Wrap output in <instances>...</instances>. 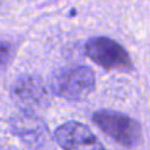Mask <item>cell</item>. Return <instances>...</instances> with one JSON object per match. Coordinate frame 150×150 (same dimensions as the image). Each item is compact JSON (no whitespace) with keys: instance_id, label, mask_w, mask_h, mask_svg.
Masks as SVG:
<instances>
[{"instance_id":"cell-4","label":"cell","mask_w":150,"mask_h":150,"mask_svg":"<svg viewBox=\"0 0 150 150\" xmlns=\"http://www.w3.org/2000/svg\"><path fill=\"white\" fill-rule=\"evenodd\" d=\"M54 138L63 150H105L92 130L78 121L62 124L55 130Z\"/></svg>"},{"instance_id":"cell-5","label":"cell","mask_w":150,"mask_h":150,"mask_svg":"<svg viewBox=\"0 0 150 150\" xmlns=\"http://www.w3.org/2000/svg\"><path fill=\"white\" fill-rule=\"evenodd\" d=\"M12 96L26 111L45 107L49 101V93L44 82L36 75H23L12 86Z\"/></svg>"},{"instance_id":"cell-7","label":"cell","mask_w":150,"mask_h":150,"mask_svg":"<svg viewBox=\"0 0 150 150\" xmlns=\"http://www.w3.org/2000/svg\"><path fill=\"white\" fill-rule=\"evenodd\" d=\"M13 55V46L11 42H0V69L11 62Z\"/></svg>"},{"instance_id":"cell-1","label":"cell","mask_w":150,"mask_h":150,"mask_svg":"<svg viewBox=\"0 0 150 150\" xmlns=\"http://www.w3.org/2000/svg\"><path fill=\"white\" fill-rule=\"evenodd\" d=\"M95 87V75L87 66H69L53 74L50 88L57 96L67 100H82Z\"/></svg>"},{"instance_id":"cell-3","label":"cell","mask_w":150,"mask_h":150,"mask_svg":"<svg viewBox=\"0 0 150 150\" xmlns=\"http://www.w3.org/2000/svg\"><path fill=\"white\" fill-rule=\"evenodd\" d=\"M87 57L105 70L127 71L132 70V61L128 52L119 44L107 37H96L86 45Z\"/></svg>"},{"instance_id":"cell-6","label":"cell","mask_w":150,"mask_h":150,"mask_svg":"<svg viewBox=\"0 0 150 150\" xmlns=\"http://www.w3.org/2000/svg\"><path fill=\"white\" fill-rule=\"evenodd\" d=\"M12 125L16 134L20 136L21 140H24L30 146H37L42 144V141L46 137L45 124L40 117L32 113V111H24L15 116Z\"/></svg>"},{"instance_id":"cell-2","label":"cell","mask_w":150,"mask_h":150,"mask_svg":"<svg viewBox=\"0 0 150 150\" xmlns=\"http://www.w3.org/2000/svg\"><path fill=\"white\" fill-rule=\"evenodd\" d=\"M92 120L105 134L125 148H134L141 142L142 130L140 124L127 115L103 109L93 113Z\"/></svg>"}]
</instances>
